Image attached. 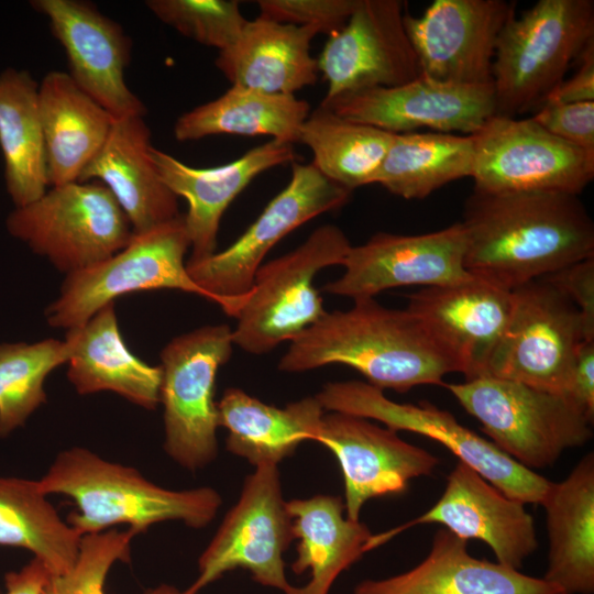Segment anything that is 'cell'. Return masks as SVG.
<instances>
[{
    "label": "cell",
    "instance_id": "cell-43",
    "mask_svg": "<svg viewBox=\"0 0 594 594\" xmlns=\"http://www.w3.org/2000/svg\"><path fill=\"white\" fill-rule=\"evenodd\" d=\"M593 421L594 341H584L575 355L564 394Z\"/></svg>",
    "mask_w": 594,
    "mask_h": 594
},
{
    "label": "cell",
    "instance_id": "cell-11",
    "mask_svg": "<svg viewBox=\"0 0 594 594\" xmlns=\"http://www.w3.org/2000/svg\"><path fill=\"white\" fill-rule=\"evenodd\" d=\"M233 345L228 324H208L175 337L161 352L164 450L187 470L217 457L215 383Z\"/></svg>",
    "mask_w": 594,
    "mask_h": 594
},
{
    "label": "cell",
    "instance_id": "cell-17",
    "mask_svg": "<svg viewBox=\"0 0 594 594\" xmlns=\"http://www.w3.org/2000/svg\"><path fill=\"white\" fill-rule=\"evenodd\" d=\"M515 1L435 0L404 25L421 75L453 85L493 84L496 43Z\"/></svg>",
    "mask_w": 594,
    "mask_h": 594
},
{
    "label": "cell",
    "instance_id": "cell-21",
    "mask_svg": "<svg viewBox=\"0 0 594 594\" xmlns=\"http://www.w3.org/2000/svg\"><path fill=\"white\" fill-rule=\"evenodd\" d=\"M406 309L468 381L487 375L512 317L513 292L473 277L422 287L408 295Z\"/></svg>",
    "mask_w": 594,
    "mask_h": 594
},
{
    "label": "cell",
    "instance_id": "cell-19",
    "mask_svg": "<svg viewBox=\"0 0 594 594\" xmlns=\"http://www.w3.org/2000/svg\"><path fill=\"white\" fill-rule=\"evenodd\" d=\"M425 524H439L466 541L485 542L498 563L516 570L538 548L534 519L525 504L505 495L461 461L447 476L444 491L432 507L400 527L372 535L367 551L405 529Z\"/></svg>",
    "mask_w": 594,
    "mask_h": 594
},
{
    "label": "cell",
    "instance_id": "cell-45",
    "mask_svg": "<svg viewBox=\"0 0 594 594\" xmlns=\"http://www.w3.org/2000/svg\"><path fill=\"white\" fill-rule=\"evenodd\" d=\"M51 575L47 566L33 558L21 570L6 573L7 594H43Z\"/></svg>",
    "mask_w": 594,
    "mask_h": 594
},
{
    "label": "cell",
    "instance_id": "cell-7",
    "mask_svg": "<svg viewBox=\"0 0 594 594\" xmlns=\"http://www.w3.org/2000/svg\"><path fill=\"white\" fill-rule=\"evenodd\" d=\"M9 233L66 275L98 264L122 250L132 226L100 182L54 186L7 218Z\"/></svg>",
    "mask_w": 594,
    "mask_h": 594
},
{
    "label": "cell",
    "instance_id": "cell-44",
    "mask_svg": "<svg viewBox=\"0 0 594 594\" xmlns=\"http://www.w3.org/2000/svg\"><path fill=\"white\" fill-rule=\"evenodd\" d=\"M575 64L574 74L565 78L547 101H594V40L586 45Z\"/></svg>",
    "mask_w": 594,
    "mask_h": 594
},
{
    "label": "cell",
    "instance_id": "cell-38",
    "mask_svg": "<svg viewBox=\"0 0 594 594\" xmlns=\"http://www.w3.org/2000/svg\"><path fill=\"white\" fill-rule=\"evenodd\" d=\"M234 0H148L151 12L186 37L219 52L231 46L248 20Z\"/></svg>",
    "mask_w": 594,
    "mask_h": 594
},
{
    "label": "cell",
    "instance_id": "cell-22",
    "mask_svg": "<svg viewBox=\"0 0 594 594\" xmlns=\"http://www.w3.org/2000/svg\"><path fill=\"white\" fill-rule=\"evenodd\" d=\"M62 44L76 85L116 119L144 117L146 108L124 79L131 42L116 21L78 0H34Z\"/></svg>",
    "mask_w": 594,
    "mask_h": 594
},
{
    "label": "cell",
    "instance_id": "cell-31",
    "mask_svg": "<svg viewBox=\"0 0 594 594\" xmlns=\"http://www.w3.org/2000/svg\"><path fill=\"white\" fill-rule=\"evenodd\" d=\"M294 537L299 539L297 559L292 569L301 574L310 569L304 587H290L284 594H328L337 576L366 552L371 531L360 520L343 516L340 497L317 495L287 502Z\"/></svg>",
    "mask_w": 594,
    "mask_h": 594
},
{
    "label": "cell",
    "instance_id": "cell-42",
    "mask_svg": "<svg viewBox=\"0 0 594 594\" xmlns=\"http://www.w3.org/2000/svg\"><path fill=\"white\" fill-rule=\"evenodd\" d=\"M542 278L572 301L594 333V257L570 264Z\"/></svg>",
    "mask_w": 594,
    "mask_h": 594
},
{
    "label": "cell",
    "instance_id": "cell-23",
    "mask_svg": "<svg viewBox=\"0 0 594 594\" xmlns=\"http://www.w3.org/2000/svg\"><path fill=\"white\" fill-rule=\"evenodd\" d=\"M294 144L270 140L239 158L209 168L189 166L154 147L150 156L162 180L177 196L186 199L184 216L191 256L197 262L215 254L221 218L230 204L260 174L295 162Z\"/></svg>",
    "mask_w": 594,
    "mask_h": 594
},
{
    "label": "cell",
    "instance_id": "cell-25",
    "mask_svg": "<svg viewBox=\"0 0 594 594\" xmlns=\"http://www.w3.org/2000/svg\"><path fill=\"white\" fill-rule=\"evenodd\" d=\"M355 594H565L547 580L476 559L468 541L439 528L427 557L415 568L384 580L359 583Z\"/></svg>",
    "mask_w": 594,
    "mask_h": 594
},
{
    "label": "cell",
    "instance_id": "cell-37",
    "mask_svg": "<svg viewBox=\"0 0 594 594\" xmlns=\"http://www.w3.org/2000/svg\"><path fill=\"white\" fill-rule=\"evenodd\" d=\"M65 340L0 343V438L23 426L44 403V381L68 362Z\"/></svg>",
    "mask_w": 594,
    "mask_h": 594
},
{
    "label": "cell",
    "instance_id": "cell-36",
    "mask_svg": "<svg viewBox=\"0 0 594 594\" xmlns=\"http://www.w3.org/2000/svg\"><path fill=\"white\" fill-rule=\"evenodd\" d=\"M394 133L344 119L318 107L304 122L299 142L311 164L329 180L353 191L374 183Z\"/></svg>",
    "mask_w": 594,
    "mask_h": 594
},
{
    "label": "cell",
    "instance_id": "cell-10",
    "mask_svg": "<svg viewBox=\"0 0 594 594\" xmlns=\"http://www.w3.org/2000/svg\"><path fill=\"white\" fill-rule=\"evenodd\" d=\"M315 397L324 410L376 420L397 432L410 431L441 443L505 495L525 505H540L550 485L551 481L524 468L461 425L451 413L428 402L396 403L362 381L327 383Z\"/></svg>",
    "mask_w": 594,
    "mask_h": 594
},
{
    "label": "cell",
    "instance_id": "cell-6",
    "mask_svg": "<svg viewBox=\"0 0 594 594\" xmlns=\"http://www.w3.org/2000/svg\"><path fill=\"white\" fill-rule=\"evenodd\" d=\"M351 246L339 227L327 223L293 251L263 263L248 301L235 317L234 345L264 354L318 322L327 310L315 278L326 267L342 265Z\"/></svg>",
    "mask_w": 594,
    "mask_h": 594
},
{
    "label": "cell",
    "instance_id": "cell-27",
    "mask_svg": "<svg viewBox=\"0 0 594 594\" xmlns=\"http://www.w3.org/2000/svg\"><path fill=\"white\" fill-rule=\"evenodd\" d=\"M68 381L80 395L113 392L153 410L160 404L161 366L131 353L121 336L114 302L98 310L86 323L67 330Z\"/></svg>",
    "mask_w": 594,
    "mask_h": 594
},
{
    "label": "cell",
    "instance_id": "cell-32",
    "mask_svg": "<svg viewBox=\"0 0 594 594\" xmlns=\"http://www.w3.org/2000/svg\"><path fill=\"white\" fill-rule=\"evenodd\" d=\"M309 113V103L295 95L231 86L218 98L178 117L173 132L180 142L232 134L267 135L294 144L299 142L300 129Z\"/></svg>",
    "mask_w": 594,
    "mask_h": 594
},
{
    "label": "cell",
    "instance_id": "cell-1",
    "mask_svg": "<svg viewBox=\"0 0 594 594\" xmlns=\"http://www.w3.org/2000/svg\"><path fill=\"white\" fill-rule=\"evenodd\" d=\"M461 222L465 270L507 290L594 257V222L578 195L473 189Z\"/></svg>",
    "mask_w": 594,
    "mask_h": 594
},
{
    "label": "cell",
    "instance_id": "cell-34",
    "mask_svg": "<svg viewBox=\"0 0 594 594\" xmlns=\"http://www.w3.org/2000/svg\"><path fill=\"white\" fill-rule=\"evenodd\" d=\"M473 158L471 135L394 134L373 184L404 199H425L453 180L471 177Z\"/></svg>",
    "mask_w": 594,
    "mask_h": 594
},
{
    "label": "cell",
    "instance_id": "cell-18",
    "mask_svg": "<svg viewBox=\"0 0 594 594\" xmlns=\"http://www.w3.org/2000/svg\"><path fill=\"white\" fill-rule=\"evenodd\" d=\"M336 114L394 134L420 128L471 135L495 114L493 84L453 85L420 74L394 87H375L322 100Z\"/></svg>",
    "mask_w": 594,
    "mask_h": 594
},
{
    "label": "cell",
    "instance_id": "cell-20",
    "mask_svg": "<svg viewBox=\"0 0 594 594\" xmlns=\"http://www.w3.org/2000/svg\"><path fill=\"white\" fill-rule=\"evenodd\" d=\"M315 441L340 464L346 518L354 521L365 502L406 492L410 480L430 475L439 464L436 455L406 442L397 431L343 413L324 414Z\"/></svg>",
    "mask_w": 594,
    "mask_h": 594
},
{
    "label": "cell",
    "instance_id": "cell-39",
    "mask_svg": "<svg viewBox=\"0 0 594 594\" xmlns=\"http://www.w3.org/2000/svg\"><path fill=\"white\" fill-rule=\"evenodd\" d=\"M136 535L133 528L84 535L74 566L64 574L51 575L43 594H105L110 568L118 561L130 562L131 541Z\"/></svg>",
    "mask_w": 594,
    "mask_h": 594
},
{
    "label": "cell",
    "instance_id": "cell-8",
    "mask_svg": "<svg viewBox=\"0 0 594 594\" xmlns=\"http://www.w3.org/2000/svg\"><path fill=\"white\" fill-rule=\"evenodd\" d=\"M352 191L329 180L311 164L292 163L286 187L231 245L197 261H187L191 279L237 317L248 301L254 277L267 253L286 235L321 213L346 205Z\"/></svg>",
    "mask_w": 594,
    "mask_h": 594
},
{
    "label": "cell",
    "instance_id": "cell-2",
    "mask_svg": "<svg viewBox=\"0 0 594 594\" xmlns=\"http://www.w3.org/2000/svg\"><path fill=\"white\" fill-rule=\"evenodd\" d=\"M348 310L327 311L290 341L278 362L283 372L343 364L369 384L398 393L420 385L443 386L454 364L407 309H389L374 298L353 300Z\"/></svg>",
    "mask_w": 594,
    "mask_h": 594
},
{
    "label": "cell",
    "instance_id": "cell-30",
    "mask_svg": "<svg viewBox=\"0 0 594 594\" xmlns=\"http://www.w3.org/2000/svg\"><path fill=\"white\" fill-rule=\"evenodd\" d=\"M217 410L218 426L228 430V451L255 468L277 465L301 442L315 441L326 411L315 396L278 408L237 387L224 391Z\"/></svg>",
    "mask_w": 594,
    "mask_h": 594
},
{
    "label": "cell",
    "instance_id": "cell-9",
    "mask_svg": "<svg viewBox=\"0 0 594 594\" xmlns=\"http://www.w3.org/2000/svg\"><path fill=\"white\" fill-rule=\"evenodd\" d=\"M190 241L184 216L142 233L107 260L66 275L58 298L45 310L52 327L66 330L86 323L98 310L127 294L178 289L211 300L188 274Z\"/></svg>",
    "mask_w": 594,
    "mask_h": 594
},
{
    "label": "cell",
    "instance_id": "cell-15",
    "mask_svg": "<svg viewBox=\"0 0 594 594\" xmlns=\"http://www.w3.org/2000/svg\"><path fill=\"white\" fill-rule=\"evenodd\" d=\"M465 252L461 221L422 234L377 232L365 243L351 246L343 274L322 290L356 300L402 286L461 284L474 277L465 270Z\"/></svg>",
    "mask_w": 594,
    "mask_h": 594
},
{
    "label": "cell",
    "instance_id": "cell-35",
    "mask_svg": "<svg viewBox=\"0 0 594 594\" xmlns=\"http://www.w3.org/2000/svg\"><path fill=\"white\" fill-rule=\"evenodd\" d=\"M46 497L38 481L0 476V547L26 549L59 575L74 566L82 536Z\"/></svg>",
    "mask_w": 594,
    "mask_h": 594
},
{
    "label": "cell",
    "instance_id": "cell-12",
    "mask_svg": "<svg viewBox=\"0 0 594 594\" xmlns=\"http://www.w3.org/2000/svg\"><path fill=\"white\" fill-rule=\"evenodd\" d=\"M471 136L474 190L579 196L594 178V151L551 134L531 117L494 114Z\"/></svg>",
    "mask_w": 594,
    "mask_h": 594
},
{
    "label": "cell",
    "instance_id": "cell-24",
    "mask_svg": "<svg viewBox=\"0 0 594 594\" xmlns=\"http://www.w3.org/2000/svg\"><path fill=\"white\" fill-rule=\"evenodd\" d=\"M151 132L144 117L114 119L106 142L79 180H97L112 194L133 233L180 216L178 197L162 180L150 156Z\"/></svg>",
    "mask_w": 594,
    "mask_h": 594
},
{
    "label": "cell",
    "instance_id": "cell-16",
    "mask_svg": "<svg viewBox=\"0 0 594 594\" xmlns=\"http://www.w3.org/2000/svg\"><path fill=\"white\" fill-rule=\"evenodd\" d=\"M402 0H358L345 24L328 35L317 59L328 84L322 100L375 87H394L420 76L404 25Z\"/></svg>",
    "mask_w": 594,
    "mask_h": 594
},
{
    "label": "cell",
    "instance_id": "cell-3",
    "mask_svg": "<svg viewBox=\"0 0 594 594\" xmlns=\"http://www.w3.org/2000/svg\"><path fill=\"white\" fill-rule=\"evenodd\" d=\"M38 483L46 495L62 494L73 499L77 510L68 515L67 524L81 536L120 524L140 534L166 520L204 528L222 502L213 488L166 490L136 469L107 461L80 447L59 452Z\"/></svg>",
    "mask_w": 594,
    "mask_h": 594
},
{
    "label": "cell",
    "instance_id": "cell-33",
    "mask_svg": "<svg viewBox=\"0 0 594 594\" xmlns=\"http://www.w3.org/2000/svg\"><path fill=\"white\" fill-rule=\"evenodd\" d=\"M0 148L7 190L15 207L42 197L48 180L38 84L25 70L0 73Z\"/></svg>",
    "mask_w": 594,
    "mask_h": 594
},
{
    "label": "cell",
    "instance_id": "cell-14",
    "mask_svg": "<svg viewBox=\"0 0 594 594\" xmlns=\"http://www.w3.org/2000/svg\"><path fill=\"white\" fill-rule=\"evenodd\" d=\"M294 539L277 465H258L245 479L238 503L200 556L198 578L183 593L197 594L237 568L249 570L254 581L285 593L292 585L285 576L283 553Z\"/></svg>",
    "mask_w": 594,
    "mask_h": 594
},
{
    "label": "cell",
    "instance_id": "cell-29",
    "mask_svg": "<svg viewBox=\"0 0 594 594\" xmlns=\"http://www.w3.org/2000/svg\"><path fill=\"white\" fill-rule=\"evenodd\" d=\"M38 108L48 186L79 180L116 118L61 70L47 73L38 84Z\"/></svg>",
    "mask_w": 594,
    "mask_h": 594
},
{
    "label": "cell",
    "instance_id": "cell-28",
    "mask_svg": "<svg viewBox=\"0 0 594 594\" xmlns=\"http://www.w3.org/2000/svg\"><path fill=\"white\" fill-rule=\"evenodd\" d=\"M549 539L543 576L565 594L594 593V455L585 454L540 504Z\"/></svg>",
    "mask_w": 594,
    "mask_h": 594
},
{
    "label": "cell",
    "instance_id": "cell-5",
    "mask_svg": "<svg viewBox=\"0 0 594 594\" xmlns=\"http://www.w3.org/2000/svg\"><path fill=\"white\" fill-rule=\"evenodd\" d=\"M501 451L526 469L552 465L593 436L592 420L565 395L481 376L443 385Z\"/></svg>",
    "mask_w": 594,
    "mask_h": 594
},
{
    "label": "cell",
    "instance_id": "cell-13",
    "mask_svg": "<svg viewBox=\"0 0 594 594\" xmlns=\"http://www.w3.org/2000/svg\"><path fill=\"white\" fill-rule=\"evenodd\" d=\"M512 292V317L486 376L564 394L576 352L594 333L572 301L543 278Z\"/></svg>",
    "mask_w": 594,
    "mask_h": 594
},
{
    "label": "cell",
    "instance_id": "cell-4",
    "mask_svg": "<svg viewBox=\"0 0 594 594\" xmlns=\"http://www.w3.org/2000/svg\"><path fill=\"white\" fill-rule=\"evenodd\" d=\"M593 40V0H539L510 14L493 61L495 114H534Z\"/></svg>",
    "mask_w": 594,
    "mask_h": 594
},
{
    "label": "cell",
    "instance_id": "cell-26",
    "mask_svg": "<svg viewBox=\"0 0 594 594\" xmlns=\"http://www.w3.org/2000/svg\"><path fill=\"white\" fill-rule=\"evenodd\" d=\"M317 26H297L257 16L237 41L218 53L216 67L231 82L267 94L294 95L318 79L310 54Z\"/></svg>",
    "mask_w": 594,
    "mask_h": 594
},
{
    "label": "cell",
    "instance_id": "cell-41",
    "mask_svg": "<svg viewBox=\"0 0 594 594\" xmlns=\"http://www.w3.org/2000/svg\"><path fill=\"white\" fill-rule=\"evenodd\" d=\"M531 118L551 134L594 151V101H547Z\"/></svg>",
    "mask_w": 594,
    "mask_h": 594
},
{
    "label": "cell",
    "instance_id": "cell-46",
    "mask_svg": "<svg viewBox=\"0 0 594 594\" xmlns=\"http://www.w3.org/2000/svg\"><path fill=\"white\" fill-rule=\"evenodd\" d=\"M143 594H184L179 592L176 587L169 586L166 584L160 585L155 588L146 590Z\"/></svg>",
    "mask_w": 594,
    "mask_h": 594
},
{
    "label": "cell",
    "instance_id": "cell-40",
    "mask_svg": "<svg viewBox=\"0 0 594 594\" xmlns=\"http://www.w3.org/2000/svg\"><path fill=\"white\" fill-rule=\"evenodd\" d=\"M260 18L297 26H317L327 35L340 30L358 0H258Z\"/></svg>",
    "mask_w": 594,
    "mask_h": 594
}]
</instances>
